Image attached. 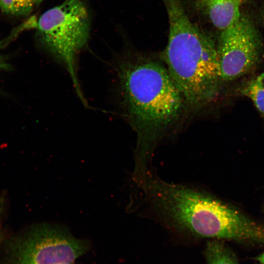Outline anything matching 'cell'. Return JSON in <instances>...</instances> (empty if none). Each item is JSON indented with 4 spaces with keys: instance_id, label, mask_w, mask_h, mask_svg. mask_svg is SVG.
Here are the masks:
<instances>
[{
    "instance_id": "1",
    "label": "cell",
    "mask_w": 264,
    "mask_h": 264,
    "mask_svg": "<svg viewBox=\"0 0 264 264\" xmlns=\"http://www.w3.org/2000/svg\"><path fill=\"white\" fill-rule=\"evenodd\" d=\"M114 66L121 106L136 134L133 176H137L151 169L155 149L187 107L165 66L138 56L119 59Z\"/></svg>"
},
{
    "instance_id": "2",
    "label": "cell",
    "mask_w": 264,
    "mask_h": 264,
    "mask_svg": "<svg viewBox=\"0 0 264 264\" xmlns=\"http://www.w3.org/2000/svg\"><path fill=\"white\" fill-rule=\"evenodd\" d=\"M156 216L166 224L199 238L249 242L257 223L198 189L163 181L152 170L134 180Z\"/></svg>"
},
{
    "instance_id": "3",
    "label": "cell",
    "mask_w": 264,
    "mask_h": 264,
    "mask_svg": "<svg viewBox=\"0 0 264 264\" xmlns=\"http://www.w3.org/2000/svg\"><path fill=\"white\" fill-rule=\"evenodd\" d=\"M168 14V41L165 66L187 108L200 111L214 102L222 81L217 46L194 23L180 0H163Z\"/></svg>"
},
{
    "instance_id": "4",
    "label": "cell",
    "mask_w": 264,
    "mask_h": 264,
    "mask_svg": "<svg viewBox=\"0 0 264 264\" xmlns=\"http://www.w3.org/2000/svg\"><path fill=\"white\" fill-rule=\"evenodd\" d=\"M32 26L38 32L42 45L69 72L78 95L87 103L80 88L76 59L87 44L89 16L82 0H66L44 12Z\"/></svg>"
},
{
    "instance_id": "5",
    "label": "cell",
    "mask_w": 264,
    "mask_h": 264,
    "mask_svg": "<svg viewBox=\"0 0 264 264\" xmlns=\"http://www.w3.org/2000/svg\"><path fill=\"white\" fill-rule=\"evenodd\" d=\"M89 247L64 226L44 223L11 238L4 250L8 264H58L72 263Z\"/></svg>"
},
{
    "instance_id": "6",
    "label": "cell",
    "mask_w": 264,
    "mask_h": 264,
    "mask_svg": "<svg viewBox=\"0 0 264 264\" xmlns=\"http://www.w3.org/2000/svg\"><path fill=\"white\" fill-rule=\"evenodd\" d=\"M222 81H230L246 74L259 63L261 42L248 17L239 19L221 30L217 46Z\"/></svg>"
},
{
    "instance_id": "7",
    "label": "cell",
    "mask_w": 264,
    "mask_h": 264,
    "mask_svg": "<svg viewBox=\"0 0 264 264\" xmlns=\"http://www.w3.org/2000/svg\"><path fill=\"white\" fill-rule=\"evenodd\" d=\"M244 0H198L213 25L221 31L239 19L240 8Z\"/></svg>"
},
{
    "instance_id": "8",
    "label": "cell",
    "mask_w": 264,
    "mask_h": 264,
    "mask_svg": "<svg viewBox=\"0 0 264 264\" xmlns=\"http://www.w3.org/2000/svg\"><path fill=\"white\" fill-rule=\"evenodd\" d=\"M205 254L206 264H238L232 251L219 239L207 242Z\"/></svg>"
},
{
    "instance_id": "9",
    "label": "cell",
    "mask_w": 264,
    "mask_h": 264,
    "mask_svg": "<svg viewBox=\"0 0 264 264\" xmlns=\"http://www.w3.org/2000/svg\"><path fill=\"white\" fill-rule=\"evenodd\" d=\"M239 93L249 98L264 119V83L262 73L244 82Z\"/></svg>"
},
{
    "instance_id": "10",
    "label": "cell",
    "mask_w": 264,
    "mask_h": 264,
    "mask_svg": "<svg viewBox=\"0 0 264 264\" xmlns=\"http://www.w3.org/2000/svg\"><path fill=\"white\" fill-rule=\"evenodd\" d=\"M35 5L34 0H0V8L7 14L24 15L28 14Z\"/></svg>"
},
{
    "instance_id": "11",
    "label": "cell",
    "mask_w": 264,
    "mask_h": 264,
    "mask_svg": "<svg viewBox=\"0 0 264 264\" xmlns=\"http://www.w3.org/2000/svg\"><path fill=\"white\" fill-rule=\"evenodd\" d=\"M2 211L0 210V246H1L3 240V231L1 222V216Z\"/></svg>"
},
{
    "instance_id": "12",
    "label": "cell",
    "mask_w": 264,
    "mask_h": 264,
    "mask_svg": "<svg viewBox=\"0 0 264 264\" xmlns=\"http://www.w3.org/2000/svg\"><path fill=\"white\" fill-rule=\"evenodd\" d=\"M257 260L262 264H264V253H262L259 255L257 258Z\"/></svg>"
},
{
    "instance_id": "13",
    "label": "cell",
    "mask_w": 264,
    "mask_h": 264,
    "mask_svg": "<svg viewBox=\"0 0 264 264\" xmlns=\"http://www.w3.org/2000/svg\"><path fill=\"white\" fill-rule=\"evenodd\" d=\"M7 67L6 64H5L0 58V69L6 68Z\"/></svg>"
},
{
    "instance_id": "14",
    "label": "cell",
    "mask_w": 264,
    "mask_h": 264,
    "mask_svg": "<svg viewBox=\"0 0 264 264\" xmlns=\"http://www.w3.org/2000/svg\"><path fill=\"white\" fill-rule=\"evenodd\" d=\"M43 0H34L35 5L40 4Z\"/></svg>"
},
{
    "instance_id": "15",
    "label": "cell",
    "mask_w": 264,
    "mask_h": 264,
    "mask_svg": "<svg viewBox=\"0 0 264 264\" xmlns=\"http://www.w3.org/2000/svg\"><path fill=\"white\" fill-rule=\"evenodd\" d=\"M73 264L72 263H61V264Z\"/></svg>"
},
{
    "instance_id": "16",
    "label": "cell",
    "mask_w": 264,
    "mask_h": 264,
    "mask_svg": "<svg viewBox=\"0 0 264 264\" xmlns=\"http://www.w3.org/2000/svg\"><path fill=\"white\" fill-rule=\"evenodd\" d=\"M262 75H263V82H264V73H263Z\"/></svg>"
},
{
    "instance_id": "17",
    "label": "cell",
    "mask_w": 264,
    "mask_h": 264,
    "mask_svg": "<svg viewBox=\"0 0 264 264\" xmlns=\"http://www.w3.org/2000/svg\"></svg>"
}]
</instances>
